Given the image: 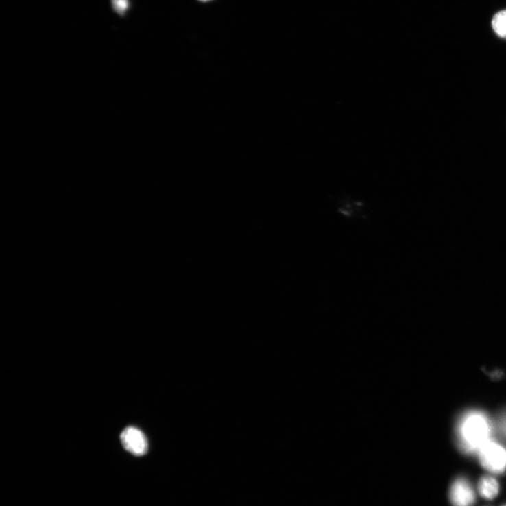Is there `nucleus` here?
I'll use <instances>...</instances> for the list:
<instances>
[{
  "label": "nucleus",
  "mask_w": 506,
  "mask_h": 506,
  "mask_svg": "<svg viewBox=\"0 0 506 506\" xmlns=\"http://www.w3.org/2000/svg\"><path fill=\"white\" fill-rule=\"evenodd\" d=\"M491 433L490 422L484 413L469 412L463 416L458 427L459 445L466 453H479L491 441Z\"/></svg>",
  "instance_id": "f257e3e1"
},
{
  "label": "nucleus",
  "mask_w": 506,
  "mask_h": 506,
  "mask_svg": "<svg viewBox=\"0 0 506 506\" xmlns=\"http://www.w3.org/2000/svg\"><path fill=\"white\" fill-rule=\"evenodd\" d=\"M482 466L493 473H501L506 468V452L499 444L489 442L479 451Z\"/></svg>",
  "instance_id": "f03ea898"
},
{
  "label": "nucleus",
  "mask_w": 506,
  "mask_h": 506,
  "mask_svg": "<svg viewBox=\"0 0 506 506\" xmlns=\"http://www.w3.org/2000/svg\"><path fill=\"white\" fill-rule=\"evenodd\" d=\"M121 440L127 451L134 456H143L148 451L147 437L136 428H126L121 435Z\"/></svg>",
  "instance_id": "7ed1b4c3"
},
{
  "label": "nucleus",
  "mask_w": 506,
  "mask_h": 506,
  "mask_svg": "<svg viewBox=\"0 0 506 506\" xmlns=\"http://www.w3.org/2000/svg\"><path fill=\"white\" fill-rule=\"evenodd\" d=\"M450 500L455 506H472L475 494L470 484L463 478H459L450 490Z\"/></svg>",
  "instance_id": "20e7f679"
},
{
  "label": "nucleus",
  "mask_w": 506,
  "mask_h": 506,
  "mask_svg": "<svg viewBox=\"0 0 506 506\" xmlns=\"http://www.w3.org/2000/svg\"><path fill=\"white\" fill-rule=\"evenodd\" d=\"M478 490L483 498L491 500L498 495L499 485L494 478L485 476L481 478L479 485H478Z\"/></svg>",
  "instance_id": "39448f33"
},
{
  "label": "nucleus",
  "mask_w": 506,
  "mask_h": 506,
  "mask_svg": "<svg viewBox=\"0 0 506 506\" xmlns=\"http://www.w3.org/2000/svg\"><path fill=\"white\" fill-rule=\"evenodd\" d=\"M492 27L499 37L506 39V10L501 11L494 16Z\"/></svg>",
  "instance_id": "423d86ee"
},
{
  "label": "nucleus",
  "mask_w": 506,
  "mask_h": 506,
  "mask_svg": "<svg viewBox=\"0 0 506 506\" xmlns=\"http://www.w3.org/2000/svg\"><path fill=\"white\" fill-rule=\"evenodd\" d=\"M112 7L119 14H123L129 8L128 0H112Z\"/></svg>",
  "instance_id": "0eeeda50"
},
{
  "label": "nucleus",
  "mask_w": 506,
  "mask_h": 506,
  "mask_svg": "<svg viewBox=\"0 0 506 506\" xmlns=\"http://www.w3.org/2000/svg\"><path fill=\"white\" fill-rule=\"evenodd\" d=\"M202 2H208L210 1V0H200Z\"/></svg>",
  "instance_id": "6e6552de"
},
{
  "label": "nucleus",
  "mask_w": 506,
  "mask_h": 506,
  "mask_svg": "<svg viewBox=\"0 0 506 506\" xmlns=\"http://www.w3.org/2000/svg\"><path fill=\"white\" fill-rule=\"evenodd\" d=\"M504 506H506V505H504Z\"/></svg>",
  "instance_id": "1a4fd4ad"
}]
</instances>
